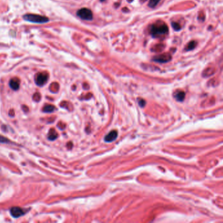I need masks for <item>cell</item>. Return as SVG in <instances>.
Wrapping results in <instances>:
<instances>
[{"label":"cell","instance_id":"cell-7","mask_svg":"<svg viewBox=\"0 0 223 223\" xmlns=\"http://www.w3.org/2000/svg\"><path fill=\"white\" fill-rule=\"evenodd\" d=\"M118 134L116 131H111L109 132L104 138V140L106 142H112L113 141L115 140L116 137H117Z\"/></svg>","mask_w":223,"mask_h":223},{"label":"cell","instance_id":"cell-16","mask_svg":"<svg viewBox=\"0 0 223 223\" xmlns=\"http://www.w3.org/2000/svg\"><path fill=\"white\" fill-rule=\"evenodd\" d=\"M139 105L141 106V107H144V105H145V102L143 100H139Z\"/></svg>","mask_w":223,"mask_h":223},{"label":"cell","instance_id":"cell-12","mask_svg":"<svg viewBox=\"0 0 223 223\" xmlns=\"http://www.w3.org/2000/svg\"><path fill=\"white\" fill-rule=\"evenodd\" d=\"M196 45V42H195V41H190V43H188V45L187 50H190L194 49V48H195Z\"/></svg>","mask_w":223,"mask_h":223},{"label":"cell","instance_id":"cell-3","mask_svg":"<svg viewBox=\"0 0 223 223\" xmlns=\"http://www.w3.org/2000/svg\"><path fill=\"white\" fill-rule=\"evenodd\" d=\"M77 15L79 18H81L83 20H91L93 18L92 11L87 8H83V9H79L77 13Z\"/></svg>","mask_w":223,"mask_h":223},{"label":"cell","instance_id":"cell-9","mask_svg":"<svg viewBox=\"0 0 223 223\" xmlns=\"http://www.w3.org/2000/svg\"><path fill=\"white\" fill-rule=\"evenodd\" d=\"M185 94L184 92H179L178 93H177V94L176 95V98L177 101L179 102H183L185 99Z\"/></svg>","mask_w":223,"mask_h":223},{"label":"cell","instance_id":"cell-19","mask_svg":"<svg viewBox=\"0 0 223 223\" xmlns=\"http://www.w3.org/2000/svg\"><path fill=\"white\" fill-rule=\"evenodd\" d=\"M141 1H145V0H141Z\"/></svg>","mask_w":223,"mask_h":223},{"label":"cell","instance_id":"cell-14","mask_svg":"<svg viewBox=\"0 0 223 223\" xmlns=\"http://www.w3.org/2000/svg\"><path fill=\"white\" fill-rule=\"evenodd\" d=\"M57 134L56 132L55 131L54 132V134H51L50 132L49 133V138L50 139V140H54V139H56V138L57 137Z\"/></svg>","mask_w":223,"mask_h":223},{"label":"cell","instance_id":"cell-5","mask_svg":"<svg viewBox=\"0 0 223 223\" xmlns=\"http://www.w3.org/2000/svg\"><path fill=\"white\" fill-rule=\"evenodd\" d=\"M171 56L169 54H160L158 55L157 56L154 57V61H156L157 62L160 63H165L167 62H169L171 60Z\"/></svg>","mask_w":223,"mask_h":223},{"label":"cell","instance_id":"cell-17","mask_svg":"<svg viewBox=\"0 0 223 223\" xmlns=\"http://www.w3.org/2000/svg\"><path fill=\"white\" fill-rule=\"evenodd\" d=\"M127 1H128V2H132V1H133V0H127Z\"/></svg>","mask_w":223,"mask_h":223},{"label":"cell","instance_id":"cell-11","mask_svg":"<svg viewBox=\"0 0 223 223\" xmlns=\"http://www.w3.org/2000/svg\"><path fill=\"white\" fill-rule=\"evenodd\" d=\"M160 1V0H150L149 3H148V6L151 8L155 7Z\"/></svg>","mask_w":223,"mask_h":223},{"label":"cell","instance_id":"cell-8","mask_svg":"<svg viewBox=\"0 0 223 223\" xmlns=\"http://www.w3.org/2000/svg\"><path fill=\"white\" fill-rule=\"evenodd\" d=\"M9 86L10 88L14 90H17L19 89L20 81L18 78H13L10 79L9 82Z\"/></svg>","mask_w":223,"mask_h":223},{"label":"cell","instance_id":"cell-6","mask_svg":"<svg viewBox=\"0 0 223 223\" xmlns=\"http://www.w3.org/2000/svg\"><path fill=\"white\" fill-rule=\"evenodd\" d=\"M25 212L26 211L23 209L18 208V207H14L10 209V214L15 218H18V217L23 215Z\"/></svg>","mask_w":223,"mask_h":223},{"label":"cell","instance_id":"cell-18","mask_svg":"<svg viewBox=\"0 0 223 223\" xmlns=\"http://www.w3.org/2000/svg\"><path fill=\"white\" fill-rule=\"evenodd\" d=\"M101 1H104V0H101Z\"/></svg>","mask_w":223,"mask_h":223},{"label":"cell","instance_id":"cell-4","mask_svg":"<svg viewBox=\"0 0 223 223\" xmlns=\"http://www.w3.org/2000/svg\"><path fill=\"white\" fill-rule=\"evenodd\" d=\"M48 80V75L45 73H39L37 74L35 78L36 83L38 86H43L47 83Z\"/></svg>","mask_w":223,"mask_h":223},{"label":"cell","instance_id":"cell-2","mask_svg":"<svg viewBox=\"0 0 223 223\" xmlns=\"http://www.w3.org/2000/svg\"><path fill=\"white\" fill-rule=\"evenodd\" d=\"M168 27L166 24H161L159 26L154 25L151 28V33L154 37H157L168 33Z\"/></svg>","mask_w":223,"mask_h":223},{"label":"cell","instance_id":"cell-13","mask_svg":"<svg viewBox=\"0 0 223 223\" xmlns=\"http://www.w3.org/2000/svg\"><path fill=\"white\" fill-rule=\"evenodd\" d=\"M171 26H172V27H173V28L175 30L179 31V30H180V26L179 24L178 23H177V22H172L171 23Z\"/></svg>","mask_w":223,"mask_h":223},{"label":"cell","instance_id":"cell-1","mask_svg":"<svg viewBox=\"0 0 223 223\" xmlns=\"http://www.w3.org/2000/svg\"><path fill=\"white\" fill-rule=\"evenodd\" d=\"M23 18L25 20L28 21V22L37 24L47 23L49 20V18L46 17H44V16L34 14H26L24 15Z\"/></svg>","mask_w":223,"mask_h":223},{"label":"cell","instance_id":"cell-15","mask_svg":"<svg viewBox=\"0 0 223 223\" xmlns=\"http://www.w3.org/2000/svg\"><path fill=\"white\" fill-rule=\"evenodd\" d=\"M0 142L1 143H7V142H9V141L7 140V138H5L4 137L1 136V135H0Z\"/></svg>","mask_w":223,"mask_h":223},{"label":"cell","instance_id":"cell-10","mask_svg":"<svg viewBox=\"0 0 223 223\" xmlns=\"http://www.w3.org/2000/svg\"><path fill=\"white\" fill-rule=\"evenodd\" d=\"M54 110V107L52 105H47L43 109V111L46 113H51Z\"/></svg>","mask_w":223,"mask_h":223}]
</instances>
